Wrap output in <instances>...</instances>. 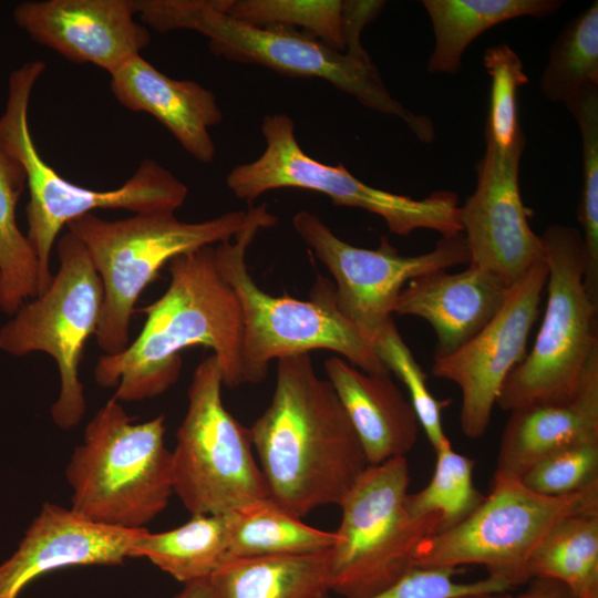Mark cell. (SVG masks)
<instances>
[{
	"mask_svg": "<svg viewBox=\"0 0 598 598\" xmlns=\"http://www.w3.org/2000/svg\"><path fill=\"white\" fill-rule=\"evenodd\" d=\"M270 498L303 518L338 505L369 466L357 433L309 353L278 359L275 391L249 427Z\"/></svg>",
	"mask_w": 598,
	"mask_h": 598,
	"instance_id": "cell-1",
	"label": "cell"
},
{
	"mask_svg": "<svg viewBox=\"0 0 598 598\" xmlns=\"http://www.w3.org/2000/svg\"><path fill=\"white\" fill-rule=\"evenodd\" d=\"M167 290L145 307L138 337L121 353L102 355L93 371L104 389L115 388L118 402L161 395L178 379L181 352L193 346L214 351L229 388L244 384L241 365L243 316L239 301L219 275L214 246L169 260Z\"/></svg>",
	"mask_w": 598,
	"mask_h": 598,
	"instance_id": "cell-2",
	"label": "cell"
},
{
	"mask_svg": "<svg viewBox=\"0 0 598 598\" xmlns=\"http://www.w3.org/2000/svg\"><path fill=\"white\" fill-rule=\"evenodd\" d=\"M141 20L159 33L196 31L213 54L257 64L291 78H318L353 96L363 106L401 118L421 142L435 137L432 121L413 114L386 89L372 61L337 51L297 29L257 27L227 14L223 0H134Z\"/></svg>",
	"mask_w": 598,
	"mask_h": 598,
	"instance_id": "cell-3",
	"label": "cell"
},
{
	"mask_svg": "<svg viewBox=\"0 0 598 598\" xmlns=\"http://www.w3.org/2000/svg\"><path fill=\"white\" fill-rule=\"evenodd\" d=\"M277 220L267 205L260 204L258 214L244 229L214 246L217 270L241 309L244 384L265 380L274 359L319 349L338 352L367 373H390L372 344L339 310L331 281L319 276L309 300L275 297L256 283L248 270L247 250L258 231L275 226Z\"/></svg>",
	"mask_w": 598,
	"mask_h": 598,
	"instance_id": "cell-4",
	"label": "cell"
},
{
	"mask_svg": "<svg viewBox=\"0 0 598 598\" xmlns=\"http://www.w3.org/2000/svg\"><path fill=\"white\" fill-rule=\"evenodd\" d=\"M43 61L27 62L11 72L8 97L0 115V144L23 166L29 202L27 238L38 259V296L50 285L52 248L61 229L95 209H124L134 214L173 210L188 195L187 186L157 162L144 159L118 188L95 190L63 178L40 155L29 126V107Z\"/></svg>",
	"mask_w": 598,
	"mask_h": 598,
	"instance_id": "cell-5",
	"label": "cell"
},
{
	"mask_svg": "<svg viewBox=\"0 0 598 598\" xmlns=\"http://www.w3.org/2000/svg\"><path fill=\"white\" fill-rule=\"evenodd\" d=\"M165 433L164 414L137 423L112 396L87 423L65 467L70 508L95 524L145 528L174 493Z\"/></svg>",
	"mask_w": 598,
	"mask_h": 598,
	"instance_id": "cell-6",
	"label": "cell"
},
{
	"mask_svg": "<svg viewBox=\"0 0 598 598\" xmlns=\"http://www.w3.org/2000/svg\"><path fill=\"white\" fill-rule=\"evenodd\" d=\"M260 205L199 223L179 220L173 210L138 213L120 220L86 214L66 227L85 247L103 286L95 333L106 355L128 346L135 303L174 257L234 238L258 214Z\"/></svg>",
	"mask_w": 598,
	"mask_h": 598,
	"instance_id": "cell-7",
	"label": "cell"
},
{
	"mask_svg": "<svg viewBox=\"0 0 598 598\" xmlns=\"http://www.w3.org/2000/svg\"><path fill=\"white\" fill-rule=\"evenodd\" d=\"M547 300L534 346L507 377L496 404L504 411L564 403L578 392L598 352V303L585 286L582 234L553 224L540 236Z\"/></svg>",
	"mask_w": 598,
	"mask_h": 598,
	"instance_id": "cell-8",
	"label": "cell"
},
{
	"mask_svg": "<svg viewBox=\"0 0 598 598\" xmlns=\"http://www.w3.org/2000/svg\"><path fill=\"white\" fill-rule=\"evenodd\" d=\"M406 457L368 466L340 504L341 522L329 549L330 590L369 598L396 584L413 566L417 545L441 530L437 515L406 506Z\"/></svg>",
	"mask_w": 598,
	"mask_h": 598,
	"instance_id": "cell-9",
	"label": "cell"
},
{
	"mask_svg": "<svg viewBox=\"0 0 598 598\" xmlns=\"http://www.w3.org/2000/svg\"><path fill=\"white\" fill-rule=\"evenodd\" d=\"M598 511V484L563 496L526 487L520 478L494 473L491 492L464 520L422 540L414 568L483 566L511 588L527 584L535 549L561 519Z\"/></svg>",
	"mask_w": 598,
	"mask_h": 598,
	"instance_id": "cell-10",
	"label": "cell"
},
{
	"mask_svg": "<svg viewBox=\"0 0 598 598\" xmlns=\"http://www.w3.org/2000/svg\"><path fill=\"white\" fill-rule=\"evenodd\" d=\"M266 147L250 163L235 166L227 175L228 188L251 203L269 190L292 187L327 195L334 205L364 209L381 217L390 231L408 236L430 229L441 237L462 233L458 197L436 190L413 199L372 187L339 163H321L306 154L297 142L293 121L283 113L266 115L261 123Z\"/></svg>",
	"mask_w": 598,
	"mask_h": 598,
	"instance_id": "cell-11",
	"label": "cell"
},
{
	"mask_svg": "<svg viewBox=\"0 0 598 598\" xmlns=\"http://www.w3.org/2000/svg\"><path fill=\"white\" fill-rule=\"evenodd\" d=\"M214 354L196 367L172 451L173 491L192 515L223 514L270 497L250 430L225 408Z\"/></svg>",
	"mask_w": 598,
	"mask_h": 598,
	"instance_id": "cell-12",
	"label": "cell"
},
{
	"mask_svg": "<svg viewBox=\"0 0 598 598\" xmlns=\"http://www.w3.org/2000/svg\"><path fill=\"white\" fill-rule=\"evenodd\" d=\"M56 250V274L41 295L25 301L0 328V350L14 357L43 352L54 360L60 390L51 417L58 427L71 430L86 412L79 369L86 341L99 327L103 286L73 234H64Z\"/></svg>",
	"mask_w": 598,
	"mask_h": 598,
	"instance_id": "cell-13",
	"label": "cell"
},
{
	"mask_svg": "<svg viewBox=\"0 0 598 598\" xmlns=\"http://www.w3.org/2000/svg\"><path fill=\"white\" fill-rule=\"evenodd\" d=\"M292 226L333 276L339 310L370 344L393 320L394 306L405 283L470 262L463 233L441 237L429 252L404 256L385 236L375 249L355 247L308 210L298 212Z\"/></svg>",
	"mask_w": 598,
	"mask_h": 598,
	"instance_id": "cell-14",
	"label": "cell"
},
{
	"mask_svg": "<svg viewBox=\"0 0 598 598\" xmlns=\"http://www.w3.org/2000/svg\"><path fill=\"white\" fill-rule=\"evenodd\" d=\"M547 274L543 256L511 286L499 310L472 339L452 354L434 359L432 373L461 391L460 426L470 439L486 433L504 382L527 353Z\"/></svg>",
	"mask_w": 598,
	"mask_h": 598,
	"instance_id": "cell-15",
	"label": "cell"
},
{
	"mask_svg": "<svg viewBox=\"0 0 598 598\" xmlns=\"http://www.w3.org/2000/svg\"><path fill=\"white\" fill-rule=\"evenodd\" d=\"M526 143L499 151L486 143L477 164V183L460 206L468 266L487 270L513 285L543 257L542 237L528 223L519 189Z\"/></svg>",
	"mask_w": 598,
	"mask_h": 598,
	"instance_id": "cell-16",
	"label": "cell"
},
{
	"mask_svg": "<svg viewBox=\"0 0 598 598\" xmlns=\"http://www.w3.org/2000/svg\"><path fill=\"white\" fill-rule=\"evenodd\" d=\"M135 13L134 0H41L17 4L13 19L37 43L111 75L151 42Z\"/></svg>",
	"mask_w": 598,
	"mask_h": 598,
	"instance_id": "cell-17",
	"label": "cell"
},
{
	"mask_svg": "<svg viewBox=\"0 0 598 598\" xmlns=\"http://www.w3.org/2000/svg\"><path fill=\"white\" fill-rule=\"evenodd\" d=\"M136 530L95 524L45 503L17 550L0 564V598H18L33 580L56 569L122 565Z\"/></svg>",
	"mask_w": 598,
	"mask_h": 598,
	"instance_id": "cell-18",
	"label": "cell"
},
{
	"mask_svg": "<svg viewBox=\"0 0 598 598\" xmlns=\"http://www.w3.org/2000/svg\"><path fill=\"white\" fill-rule=\"evenodd\" d=\"M512 285L468 266L461 272L434 271L410 280L400 292L394 315L425 320L436 334L434 359L452 354L499 310Z\"/></svg>",
	"mask_w": 598,
	"mask_h": 598,
	"instance_id": "cell-19",
	"label": "cell"
},
{
	"mask_svg": "<svg viewBox=\"0 0 598 598\" xmlns=\"http://www.w3.org/2000/svg\"><path fill=\"white\" fill-rule=\"evenodd\" d=\"M111 91L120 104L161 122L197 161L213 162L216 147L209 128L223 120L216 96L202 84L174 80L137 55L111 74Z\"/></svg>",
	"mask_w": 598,
	"mask_h": 598,
	"instance_id": "cell-20",
	"label": "cell"
},
{
	"mask_svg": "<svg viewBox=\"0 0 598 598\" xmlns=\"http://www.w3.org/2000/svg\"><path fill=\"white\" fill-rule=\"evenodd\" d=\"M323 365L369 466L406 457L417 442L421 425L390 373H367L336 355Z\"/></svg>",
	"mask_w": 598,
	"mask_h": 598,
	"instance_id": "cell-21",
	"label": "cell"
},
{
	"mask_svg": "<svg viewBox=\"0 0 598 598\" xmlns=\"http://www.w3.org/2000/svg\"><path fill=\"white\" fill-rule=\"evenodd\" d=\"M496 458V474L520 478L548 454L598 440V352L592 355L576 395L567 402L512 410Z\"/></svg>",
	"mask_w": 598,
	"mask_h": 598,
	"instance_id": "cell-22",
	"label": "cell"
},
{
	"mask_svg": "<svg viewBox=\"0 0 598 598\" xmlns=\"http://www.w3.org/2000/svg\"><path fill=\"white\" fill-rule=\"evenodd\" d=\"M430 18L434 47L430 73L456 74L467 47L482 33L520 17L543 18L556 12L560 0H423Z\"/></svg>",
	"mask_w": 598,
	"mask_h": 598,
	"instance_id": "cell-23",
	"label": "cell"
},
{
	"mask_svg": "<svg viewBox=\"0 0 598 598\" xmlns=\"http://www.w3.org/2000/svg\"><path fill=\"white\" fill-rule=\"evenodd\" d=\"M209 580L215 598H329V550L229 558Z\"/></svg>",
	"mask_w": 598,
	"mask_h": 598,
	"instance_id": "cell-24",
	"label": "cell"
},
{
	"mask_svg": "<svg viewBox=\"0 0 598 598\" xmlns=\"http://www.w3.org/2000/svg\"><path fill=\"white\" fill-rule=\"evenodd\" d=\"M130 558H146L183 584L209 578L230 558L227 513L192 515L161 533L137 529Z\"/></svg>",
	"mask_w": 598,
	"mask_h": 598,
	"instance_id": "cell-25",
	"label": "cell"
},
{
	"mask_svg": "<svg viewBox=\"0 0 598 598\" xmlns=\"http://www.w3.org/2000/svg\"><path fill=\"white\" fill-rule=\"evenodd\" d=\"M229 556L266 557L317 554L334 544V532L311 527L270 497L227 512Z\"/></svg>",
	"mask_w": 598,
	"mask_h": 598,
	"instance_id": "cell-26",
	"label": "cell"
},
{
	"mask_svg": "<svg viewBox=\"0 0 598 598\" xmlns=\"http://www.w3.org/2000/svg\"><path fill=\"white\" fill-rule=\"evenodd\" d=\"M528 575L557 580L577 598H598V511L556 524L532 555Z\"/></svg>",
	"mask_w": 598,
	"mask_h": 598,
	"instance_id": "cell-27",
	"label": "cell"
},
{
	"mask_svg": "<svg viewBox=\"0 0 598 598\" xmlns=\"http://www.w3.org/2000/svg\"><path fill=\"white\" fill-rule=\"evenodd\" d=\"M25 187L22 164L0 144V309L10 316L38 296V259L17 223V205Z\"/></svg>",
	"mask_w": 598,
	"mask_h": 598,
	"instance_id": "cell-28",
	"label": "cell"
},
{
	"mask_svg": "<svg viewBox=\"0 0 598 598\" xmlns=\"http://www.w3.org/2000/svg\"><path fill=\"white\" fill-rule=\"evenodd\" d=\"M598 84V1L573 18L549 48L539 79L542 94L568 102L585 84Z\"/></svg>",
	"mask_w": 598,
	"mask_h": 598,
	"instance_id": "cell-29",
	"label": "cell"
},
{
	"mask_svg": "<svg viewBox=\"0 0 598 598\" xmlns=\"http://www.w3.org/2000/svg\"><path fill=\"white\" fill-rule=\"evenodd\" d=\"M224 11L257 27L300 28L346 52V0H223Z\"/></svg>",
	"mask_w": 598,
	"mask_h": 598,
	"instance_id": "cell-30",
	"label": "cell"
},
{
	"mask_svg": "<svg viewBox=\"0 0 598 598\" xmlns=\"http://www.w3.org/2000/svg\"><path fill=\"white\" fill-rule=\"evenodd\" d=\"M565 105L581 136L582 189L577 214L584 229L585 286L598 303V84H585Z\"/></svg>",
	"mask_w": 598,
	"mask_h": 598,
	"instance_id": "cell-31",
	"label": "cell"
},
{
	"mask_svg": "<svg viewBox=\"0 0 598 598\" xmlns=\"http://www.w3.org/2000/svg\"><path fill=\"white\" fill-rule=\"evenodd\" d=\"M436 462L429 484L408 494L406 506L415 516L437 515L441 530L470 516L484 501L473 483L475 460L453 450L451 442L435 451Z\"/></svg>",
	"mask_w": 598,
	"mask_h": 598,
	"instance_id": "cell-32",
	"label": "cell"
},
{
	"mask_svg": "<svg viewBox=\"0 0 598 598\" xmlns=\"http://www.w3.org/2000/svg\"><path fill=\"white\" fill-rule=\"evenodd\" d=\"M483 64L491 78L485 142L499 151H508L526 143L518 122L517 93L528 83V76L522 59L507 43L488 47Z\"/></svg>",
	"mask_w": 598,
	"mask_h": 598,
	"instance_id": "cell-33",
	"label": "cell"
},
{
	"mask_svg": "<svg viewBox=\"0 0 598 598\" xmlns=\"http://www.w3.org/2000/svg\"><path fill=\"white\" fill-rule=\"evenodd\" d=\"M373 349L388 371L406 386L410 402L434 452L451 442L445 435L442 412L450 400H437L427 388V375L413 357L392 320L375 338Z\"/></svg>",
	"mask_w": 598,
	"mask_h": 598,
	"instance_id": "cell-34",
	"label": "cell"
},
{
	"mask_svg": "<svg viewBox=\"0 0 598 598\" xmlns=\"http://www.w3.org/2000/svg\"><path fill=\"white\" fill-rule=\"evenodd\" d=\"M520 481L529 489L548 496L568 495L598 484V440L548 454L527 470Z\"/></svg>",
	"mask_w": 598,
	"mask_h": 598,
	"instance_id": "cell-35",
	"label": "cell"
},
{
	"mask_svg": "<svg viewBox=\"0 0 598 598\" xmlns=\"http://www.w3.org/2000/svg\"><path fill=\"white\" fill-rule=\"evenodd\" d=\"M454 568H413L393 586L369 598H465L505 592L511 587L501 579L486 577L472 582H457Z\"/></svg>",
	"mask_w": 598,
	"mask_h": 598,
	"instance_id": "cell-36",
	"label": "cell"
},
{
	"mask_svg": "<svg viewBox=\"0 0 598 598\" xmlns=\"http://www.w3.org/2000/svg\"><path fill=\"white\" fill-rule=\"evenodd\" d=\"M384 6L385 1L380 0H346V53L362 61H372L362 47L361 34Z\"/></svg>",
	"mask_w": 598,
	"mask_h": 598,
	"instance_id": "cell-37",
	"label": "cell"
},
{
	"mask_svg": "<svg viewBox=\"0 0 598 598\" xmlns=\"http://www.w3.org/2000/svg\"><path fill=\"white\" fill-rule=\"evenodd\" d=\"M527 588L518 595L505 592L485 594L465 598H577L564 584L549 578H532Z\"/></svg>",
	"mask_w": 598,
	"mask_h": 598,
	"instance_id": "cell-38",
	"label": "cell"
},
{
	"mask_svg": "<svg viewBox=\"0 0 598 598\" xmlns=\"http://www.w3.org/2000/svg\"><path fill=\"white\" fill-rule=\"evenodd\" d=\"M174 598H215V595L209 578H204L184 584Z\"/></svg>",
	"mask_w": 598,
	"mask_h": 598,
	"instance_id": "cell-39",
	"label": "cell"
},
{
	"mask_svg": "<svg viewBox=\"0 0 598 598\" xmlns=\"http://www.w3.org/2000/svg\"><path fill=\"white\" fill-rule=\"evenodd\" d=\"M0 298H1V277H0Z\"/></svg>",
	"mask_w": 598,
	"mask_h": 598,
	"instance_id": "cell-40",
	"label": "cell"
}]
</instances>
